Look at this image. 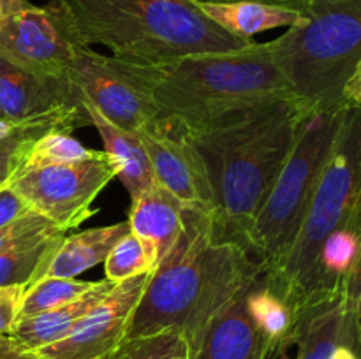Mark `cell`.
<instances>
[{
  "label": "cell",
  "instance_id": "33",
  "mask_svg": "<svg viewBox=\"0 0 361 359\" xmlns=\"http://www.w3.org/2000/svg\"><path fill=\"white\" fill-rule=\"evenodd\" d=\"M0 359H41L35 352L18 344L11 334H0Z\"/></svg>",
  "mask_w": 361,
  "mask_h": 359
},
{
  "label": "cell",
  "instance_id": "20",
  "mask_svg": "<svg viewBox=\"0 0 361 359\" xmlns=\"http://www.w3.org/2000/svg\"><path fill=\"white\" fill-rule=\"evenodd\" d=\"M129 231V222H116L104 227H92L76 234H66L46 260L37 280L48 277L76 278L90 267L104 264L116 241Z\"/></svg>",
  "mask_w": 361,
  "mask_h": 359
},
{
  "label": "cell",
  "instance_id": "37",
  "mask_svg": "<svg viewBox=\"0 0 361 359\" xmlns=\"http://www.w3.org/2000/svg\"><path fill=\"white\" fill-rule=\"evenodd\" d=\"M20 125H11V123H7L6 120L0 118V139H4V137L9 136L11 132H13L14 129H18Z\"/></svg>",
  "mask_w": 361,
  "mask_h": 359
},
{
  "label": "cell",
  "instance_id": "3",
  "mask_svg": "<svg viewBox=\"0 0 361 359\" xmlns=\"http://www.w3.org/2000/svg\"><path fill=\"white\" fill-rule=\"evenodd\" d=\"M113 60L148 92L159 118L175 123L189 136L267 102L293 97L270 41L157 63Z\"/></svg>",
  "mask_w": 361,
  "mask_h": 359
},
{
  "label": "cell",
  "instance_id": "7",
  "mask_svg": "<svg viewBox=\"0 0 361 359\" xmlns=\"http://www.w3.org/2000/svg\"><path fill=\"white\" fill-rule=\"evenodd\" d=\"M344 111L345 106L337 111L309 113L303 118L295 146L250 229L249 252L261 263L263 275L286 259L298 236Z\"/></svg>",
  "mask_w": 361,
  "mask_h": 359
},
{
  "label": "cell",
  "instance_id": "31",
  "mask_svg": "<svg viewBox=\"0 0 361 359\" xmlns=\"http://www.w3.org/2000/svg\"><path fill=\"white\" fill-rule=\"evenodd\" d=\"M28 211L32 210L27 203L9 185L0 187V227L23 217Z\"/></svg>",
  "mask_w": 361,
  "mask_h": 359
},
{
  "label": "cell",
  "instance_id": "28",
  "mask_svg": "<svg viewBox=\"0 0 361 359\" xmlns=\"http://www.w3.org/2000/svg\"><path fill=\"white\" fill-rule=\"evenodd\" d=\"M48 130H60L48 123H30L20 125L7 137L0 139V185H6L11 176L18 171L28 144Z\"/></svg>",
  "mask_w": 361,
  "mask_h": 359
},
{
  "label": "cell",
  "instance_id": "15",
  "mask_svg": "<svg viewBox=\"0 0 361 359\" xmlns=\"http://www.w3.org/2000/svg\"><path fill=\"white\" fill-rule=\"evenodd\" d=\"M245 292L212 319L189 351V359H271L247 313Z\"/></svg>",
  "mask_w": 361,
  "mask_h": 359
},
{
  "label": "cell",
  "instance_id": "29",
  "mask_svg": "<svg viewBox=\"0 0 361 359\" xmlns=\"http://www.w3.org/2000/svg\"><path fill=\"white\" fill-rule=\"evenodd\" d=\"M56 229L59 227L51 224L48 218L42 217V215L35 213V211H28L23 217L16 218L11 224L0 227V252L25 241V239L35 238V236H41L49 231H56Z\"/></svg>",
  "mask_w": 361,
  "mask_h": 359
},
{
  "label": "cell",
  "instance_id": "4",
  "mask_svg": "<svg viewBox=\"0 0 361 359\" xmlns=\"http://www.w3.org/2000/svg\"><path fill=\"white\" fill-rule=\"evenodd\" d=\"M76 37L113 58L157 63L249 46L215 25L192 0H60Z\"/></svg>",
  "mask_w": 361,
  "mask_h": 359
},
{
  "label": "cell",
  "instance_id": "24",
  "mask_svg": "<svg viewBox=\"0 0 361 359\" xmlns=\"http://www.w3.org/2000/svg\"><path fill=\"white\" fill-rule=\"evenodd\" d=\"M94 151L95 150H90L76 137L71 136V132L67 130H48L28 144L16 172L25 171V169L42 168V165L85 160V158L92 157Z\"/></svg>",
  "mask_w": 361,
  "mask_h": 359
},
{
  "label": "cell",
  "instance_id": "13",
  "mask_svg": "<svg viewBox=\"0 0 361 359\" xmlns=\"http://www.w3.org/2000/svg\"><path fill=\"white\" fill-rule=\"evenodd\" d=\"M152 271L116 284L62 340L35 351L41 359H109L123 344Z\"/></svg>",
  "mask_w": 361,
  "mask_h": 359
},
{
  "label": "cell",
  "instance_id": "21",
  "mask_svg": "<svg viewBox=\"0 0 361 359\" xmlns=\"http://www.w3.org/2000/svg\"><path fill=\"white\" fill-rule=\"evenodd\" d=\"M245 308L257 333L267 344L271 359L295 345L298 313L264 284L263 275L247 289Z\"/></svg>",
  "mask_w": 361,
  "mask_h": 359
},
{
  "label": "cell",
  "instance_id": "30",
  "mask_svg": "<svg viewBox=\"0 0 361 359\" xmlns=\"http://www.w3.org/2000/svg\"><path fill=\"white\" fill-rule=\"evenodd\" d=\"M25 291V285L0 287V334H9L16 324Z\"/></svg>",
  "mask_w": 361,
  "mask_h": 359
},
{
  "label": "cell",
  "instance_id": "26",
  "mask_svg": "<svg viewBox=\"0 0 361 359\" xmlns=\"http://www.w3.org/2000/svg\"><path fill=\"white\" fill-rule=\"evenodd\" d=\"M180 355H189L185 338L176 331H161L123 340L109 359H175Z\"/></svg>",
  "mask_w": 361,
  "mask_h": 359
},
{
  "label": "cell",
  "instance_id": "14",
  "mask_svg": "<svg viewBox=\"0 0 361 359\" xmlns=\"http://www.w3.org/2000/svg\"><path fill=\"white\" fill-rule=\"evenodd\" d=\"M296 359H361L358 313L344 289L310 299L300 308Z\"/></svg>",
  "mask_w": 361,
  "mask_h": 359
},
{
  "label": "cell",
  "instance_id": "16",
  "mask_svg": "<svg viewBox=\"0 0 361 359\" xmlns=\"http://www.w3.org/2000/svg\"><path fill=\"white\" fill-rule=\"evenodd\" d=\"M185 204L157 182L130 201L129 229L141 241L152 267L171 250L183 229Z\"/></svg>",
  "mask_w": 361,
  "mask_h": 359
},
{
  "label": "cell",
  "instance_id": "35",
  "mask_svg": "<svg viewBox=\"0 0 361 359\" xmlns=\"http://www.w3.org/2000/svg\"><path fill=\"white\" fill-rule=\"evenodd\" d=\"M344 99L348 104H361V58L345 83Z\"/></svg>",
  "mask_w": 361,
  "mask_h": 359
},
{
  "label": "cell",
  "instance_id": "6",
  "mask_svg": "<svg viewBox=\"0 0 361 359\" xmlns=\"http://www.w3.org/2000/svg\"><path fill=\"white\" fill-rule=\"evenodd\" d=\"M361 196V104H348L317 180L305 220L286 259L263 280L296 313L307 301L321 243L348 218Z\"/></svg>",
  "mask_w": 361,
  "mask_h": 359
},
{
  "label": "cell",
  "instance_id": "22",
  "mask_svg": "<svg viewBox=\"0 0 361 359\" xmlns=\"http://www.w3.org/2000/svg\"><path fill=\"white\" fill-rule=\"evenodd\" d=\"M196 6L215 25L224 28L231 35L247 39V41H252L254 35L261 34V32L281 27L289 28L302 20L300 11L259 2L196 4Z\"/></svg>",
  "mask_w": 361,
  "mask_h": 359
},
{
  "label": "cell",
  "instance_id": "19",
  "mask_svg": "<svg viewBox=\"0 0 361 359\" xmlns=\"http://www.w3.org/2000/svg\"><path fill=\"white\" fill-rule=\"evenodd\" d=\"M361 256V196L351 213L319 246L312 285L307 301L342 289L349 271ZM305 301V303H307ZM303 303V305H305Z\"/></svg>",
  "mask_w": 361,
  "mask_h": 359
},
{
  "label": "cell",
  "instance_id": "9",
  "mask_svg": "<svg viewBox=\"0 0 361 359\" xmlns=\"http://www.w3.org/2000/svg\"><path fill=\"white\" fill-rule=\"evenodd\" d=\"M78 42L60 0L6 16L0 23V56L49 80H67Z\"/></svg>",
  "mask_w": 361,
  "mask_h": 359
},
{
  "label": "cell",
  "instance_id": "8",
  "mask_svg": "<svg viewBox=\"0 0 361 359\" xmlns=\"http://www.w3.org/2000/svg\"><path fill=\"white\" fill-rule=\"evenodd\" d=\"M115 180V169L104 151L85 160L25 169L11 176L9 185L35 213L62 231L94 217L92 203Z\"/></svg>",
  "mask_w": 361,
  "mask_h": 359
},
{
  "label": "cell",
  "instance_id": "38",
  "mask_svg": "<svg viewBox=\"0 0 361 359\" xmlns=\"http://www.w3.org/2000/svg\"><path fill=\"white\" fill-rule=\"evenodd\" d=\"M275 359H296V358H293V355H289L288 351H284V352H281V354H279Z\"/></svg>",
  "mask_w": 361,
  "mask_h": 359
},
{
  "label": "cell",
  "instance_id": "18",
  "mask_svg": "<svg viewBox=\"0 0 361 359\" xmlns=\"http://www.w3.org/2000/svg\"><path fill=\"white\" fill-rule=\"evenodd\" d=\"M116 284L104 280L94 282L90 289L80 298L66 303L56 308L46 310V312L35 313V315L18 319L14 327L11 329V336L23 345L28 351L35 352L42 347L55 344V341L66 338L81 319L115 287Z\"/></svg>",
  "mask_w": 361,
  "mask_h": 359
},
{
  "label": "cell",
  "instance_id": "40",
  "mask_svg": "<svg viewBox=\"0 0 361 359\" xmlns=\"http://www.w3.org/2000/svg\"><path fill=\"white\" fill-rule=\"evenodd\" d=\"M175 359H189V355H180V358H175Z\"/></svg>",
  "mask_w": 361,
  "mask_h": 359
},
{
  "label": "cell",
  "instance_id": "39",
  "mask_svg": "<svg viewBox=\"0 0 361 359\" xmlns=\"http://www.w3.org/2000/svg\"><path fill=\"white\" fill-rule=\"evenodd\" d=\"M358 331H360V345H361V313L358 315Z\"/></svg>",
  "mask_w": 361,
  "mask_h": 359
},
{
  "label": "cell",
  "instance_id": "25",
  "mask_svg": "<svg viewBox=\"0 0 361 359\" xmlns=\"http://www.w3.org/2000/svg\"><path fill=\"white\" fill-rule=\"evenodd\" d=\"M92 285L94 282H83L76 280V278H41L25 291L18 319L66 305V303L83 296Z\"/></svg>",
  "mask_w": 361,
  "mask_h": 359
},
{
  "label": "cell",
  "instance_id": "10",
  "mask_svg": "<svg viewBox=\"0 0 361 359\" xmlns=\"http://www.w3.org/2000/svg\"><path fill=\"white\" fill-rule=\"evenodd\" d=\"M67 80L78 90L81 101L120 129L137 132L159 118L148 92L126 76L116 67L113 56L95 53L92 46L78 42Z\"/></svg>",
  "mask_w": 361,
  "mask_h": 359
},
{
  "label": "cell",
  "instance_id": "36",
  "mask_svg": "<svg viewBox=\"0 0 361 359\" xmlns=\"http://www.w3.org/2000/svg\"><path fill=\"white\" fill-rule=\"evenodd\" d=\"M30 6L34 4H30L28 0H0V16H11V14L28 9Z\"/></svg>",
  "mask_w": 361,
  "mask_h": 359
},
{
  "label": "cell",
  "instance_id": "11",
  "mask_svg": "<svg viewBox=\"0 0 361 359\" xmlns=\"http://www.w3.org/2000/svg\"><path fill=\"white\" fill-rule=\"evenodd\" d=\"M0 118L11 125L48 123L60 130L90 125L69 80L35 76L0 56Z\"/></svg>",
  "mask_w": 361,
  "mask_h": 359
},
{
  "label": "cell",
  "instance_id": "34",
  "mask_svg": "<svg viewBox=\"0 0 361 359\" xmlns=\"http://www.w3.org/2000/svg\"><path fill=\"white\" fill-rule=\"evenodd\" d=\"M196 4H233V2H259L268 4V6L286 7V9H295L303 13L309 7L312 0H192Z\"/></svg>",
  "mask_w": 361,
  "mask_h": 359
},
{
  "label": "cell",
  "instance_id": "2",
  "mask_svg": "<svg viewBox=\"0 0 361 359\" xmlns=\"http://www.w3.org/2000/svg\"><path fill=\"white\" fill-rule=\"evenodd\" d=\"M295 97L267 102L187 134L208 169L215 196L212 232L217 241L249 250L254 220L288 160L303 118Z\"/></svg>",
  "mask_w": 361,
  "mask_h": 359
},
{
  "label": "cell",
  "instance_id": "41",
  "mask_svg": "<svg viewBox=\"0 0 361 359\" xmlns=\"http://www.w3.org/2000/svg\"><path fill=\"white\" fill-rule=\"evenodd\" d=\"M2 20H4V16H0V23H2Z\"/></svg>",
  "mask_w": 361,
  "mask_h": 359
},
{
  "label": "cell",
  "instance_id": "27",
  "mask_svg": "<svg viewBox=\"0 0 361 359\" xmlns=\"http://www.w3.org/2000/svg\"><path fill=\"white\" fill-rule=\"evenodd\" d=\"M152 270L154 267L148 260L143 245L130 231L116 241V245L113 246L104 260L106 278L113 284H120L127 278L148 273Z\"/></svg>",
  "mask_w": 361,
  "mask_h": 359
},
{
  "label": "cell",
  "instance_id": "32",
  "mask_svg": "<svg viewBox=\"0 0 361 359\" xmlns=\"http://www.w3.org/2000/svg\"><path fill=\"white\" fill-rule=\"evenodd\" d=\"M344 296L349 301V305L355 308V312L361 313V256L360 259L356 260V264L353 266V270L349 271L348 278H345L344 285Z\"/></svg>",
  "mask_w": 361,
  "mask_h": 359
},
{
  "label": "cell",
  "instance_id": "12",
  "mask_svg": "<svg viewBox=\"0 0 361 359\" xmlns=\"http://www.w3.org/2000/svg\"><path fill=\"white\" fill-rule=\"evenodd\" d=\"M150 160L155 182L189 208L215 211L208 169L196 144L175 123L157 118L137 130Z\"/></svg>",
  "mask_w": 361,
  "mask_h": 359
},
{
  "label": "cell",
  "instance_id": "17",
  "mask_svg": "<svg viewBox=\"0 0 361 359\" xmlns=\"http://www.w3.org/2000/svg\"><path fill=\"white\" fill-rule=\"evenodd\" d=\"M83 108L90 120V125L97 129L99 136L104 143L102 151L108 155L109 162L115 169V178H118L126 187L130 201L137 199L145 190H148L155 183L150 160H148L140 136L136 132L116 127L87 102H83Z\"/></svg>",
  "mask_w": 361,
  "mask_h": 359
},
{
  "label": "cell",
  "instance_id": "1",
  "mask_svg": "<svg viewBox=\"0 0 361 359\" xmlns=\"http://www.w3.org/2000/svg\"><path fill=\"white\" fill-rule=\"evenodd\" d=\"M261 275L249 250L214 238L210 213L185 206L182 232L152 270L126 340L176 331L190 351L212 319Z\"/></svg>",
  "mask_w": 361,
  "mask_h": 359
},
{
  "label": "cell",
  "instance_id": "42",
  "mask_svg": "<svg viewBox=\"0 0 361 359\" xmlns=\"http://www.w3.org/2000/svg\"><path fill=\"white\" fill-rule=\"evenodd\" d=\"M0 187H2V185H0Z\"/></svg>",
  "mask_w": 361,
  "mask_h": 359
},
{
  "label": "cell",
  "instance_id": "23",
  "mask_svg": "<svg viewBox=\"0 0 361 359\" xmlns=\"http://www.w3.org/2000/svg\"><path fill=\"white\" fill-rule=\"evenodd\" d=\"M66 231H49L0 252V287L25 285L37 282L46 260L66 236Z\"/></svg>",
  "mask_w": 361,
  "mask_h": 359
},
{
  "label": "cell",
  "instance_id": "5",
  "mask_svg": "<svg viewBox=\"0 0 361 359\" xmlns=\"http://www.w3.org/2000/svg\"><path fill=\"white\" fill-rule=\"evenodd\" d=\"M293 97L309 113L348 106L344 87L361 58V0H312L270 41Z\"/></svg>",
  "mask_w": 361,
  "mask_h": 359
}]
</instances>
